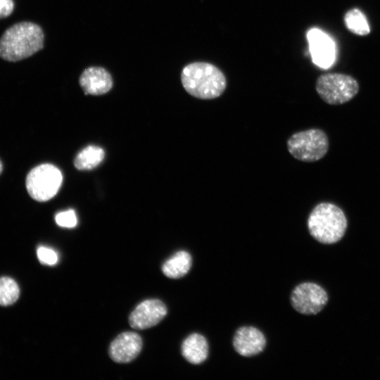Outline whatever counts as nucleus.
Masks as SVG:
<instances>
[{"instance_id":"obj_1","label":"nucleus","mask_w":380,"mask_h":380,"mask_svg":"<svg viewBox=\"0 0 380 380\" xmlns=\"http://www.w3.org/2000/svg\"><path fill=\"white\" fill-rule=\"evenodd\" d=\"M42 28L31 22H22L7 29L0 39V57L15 62L32 56L43 48Z\"/></svg>"},{"instance_id":"obj_2","label":"nucleus","mask_w":380,"mask_h":380,"mask_svg":"<svg viewBox=\"0 0 380 380\" xmlns=\"http://www.w3.org/2000/svg\"><path fill=\"white\" fill-rule=\"evenodd\" d=\"M181 81L190 95L201 99L219 97L227 86L222 72L205 62H195L186 65L181 73Z\"/></svg>"},{"instance_id":"obj_3","label":"nucleus","mask_w":380,"mask_h":380,"mask_svg":"<svg viewBox=\"0 0 380 380\" xmlns=\"http://www.w3.org/2000/svg\"><path fill=\"white\" fill-rule=\"evenodd\" d=\"M347 227V220L343 210L330 203L317 205L308 219L310 235L322 243L331 244L343 236Z\"/></svg>"},{"instance_id":"obj_4","label":"nucleus","mask_w":380,"mask_h":380,"mask_svg":"<svg viewBox=\"0 0 380 380\" xmlns=\"http://www.w3.org/2000/svg\"><path fill=\"white\" fill-rule=\"evenodd\" d=\"M315 89L320 98L330 105H340L353 99L359 91L357 81L350 75L330 72L320 75Z\"/></svg>"},{"instance_id":"obj_5","label":"nucleus","mask_w":380,"mask_h":380,"mask_svg":"<svg viewBox=\"0 0 380 380\" xmlns=\"http://www.w3.org/2000/svg\"><path fill=\"white\" fill-rule=\"evenodd\" d=\"M287 148L295 158L304 162H314L326 155L329 140L322 129H310L292 134L287 140Z\"/></svg>"},{"instance_id":"obj_6","label":"nucleus","mask_w":380,"mask_h":380,"mask_svg":"<svg viewBox=\"0 0 380 380\" xmlns=\"http://www.w3.org/2000/svg\"><path fill=\"white\" fill-rule=\"evenodd\" d=\"M63 176L58 167L45 163L32 169L26 177V188L29 195L35 201H47L58 191Z\"/></svg>"},{"instance_id":"obj_7","label":"nucleus","mask_w":380,"mask_h":380,"mask_svg":"<svg viewBox=\"0 0 380 380\" xmlns=\"http://www.w3.org/2000/svg\"><path fill=\"white\" fill-rule=\"evenodd\" d=\"M328 301L325 290L315 283L306 282L297 286L291 293L293 308L303 315H315L320 312Z\"/></svg>"},{"instance_id":"obj_8","label":"nucleus","mask_w":380,"mask_h":380,"mask_svg":"<svg viewBox=\"0 0 380 380\" xmlns=\"http://www.w3.org/2000/svg\"><path fill=\"white\" fill-rule=\"evenodd\" d=\"M165 305L158 299L146 300L132 312L129 322L133 329H146L158 324L167 315Z\"/></svg>"},{"instance_id":"obj_9","label":"nucleus","mask_w":380,"mask_h":380,"mask_svg":"<svg viewBox=\"0 0 380 380\" xmlns=\"http://www.w3.org/2000/svg\"><path fill=\"white\" fill-rule=\"evenodd\" d=\"M307 39L313 63L322 68H329L335 60V44L332 39L317 28L308 32Z\"/></svg>"},{"instance_id":"obj_10","label":"nucleus","mask_w":380,"mask_h":380,"mask_svg":"<svg viewBox=\"0 0 380 380\" xmlns=\"http://www.w3.org/2000/svg\"><path fill=\"white\" fill-rule=\"evenodd\" d=\"M142 348L141 336L132 331H126L118 335L109 347L110 357L118 363H127L139 354Z\"/></svg>"},{"instance_id":"obj_11","label":"nucleus","mask_w":380,"mask_h":380,"mask_svg":"<svg viewBox=\"0 0 380 380\" xmlns=\"http://www.w3.org/2000/svg\"><path fill=\"white\" fill-rule=\"evenodd\" d=\"M266 345L263 334L253 327H243L235 333L233 346L241 355L251 357L262 351Z\"/></svg>"},{"instance_id":"obj_12","label":"nucleus","mask_w":380,"mask_h":380,"mask_svg":"<svg viewBox=\"0 0 380 380\" xmlns=\"http://www.w3.org/2000/svg\"><path fill=\"white\" fill-rule=\"evenodd\" d=\"M113 84L110 74L101 67L87 68L80 77V84L85 94H104L111 89Z\"/></svg>"},{"instance_id":"obj_13","label":"nucleus","mask_w":380,"mask_h":380,"mask_svg":"<svg viewBox=\"0 0 380 380\" xmlns=\"http://www.w3.org/2000/svg\"><path fill=\"white\" fill-rule=\"evenodd\" d=\"M182 354L191 364L202 363L208 355V345L206 339L198 334H191L182 345Z\"/></svg>"},{"instance_id":"obj_14","label":"nucleus","mask_w":380,"mask_h":380,"mask_svg":"<svg viewBox=\"0 0 380 380\" xmlns=\"http://www.w3.org/2000/svg\"><path fill=\"white\" fill-rule=\"evenodd\" d=\"M191 263V255L185 251H179L163 263L162 271L169 278L179 279L188 273Z\"/></svg>"},{"instance_id":"obj_15","label":"nucleus","mask_w":380,"mask_h":380,"mask_svg":"<svg viewBox=\"0 0 380 380\" xmlns=\"http://www.w3.org/2000/svg\"><path fill=\"white\" fill-rule=\"evenodd\" d=\"M103 150L96 146H89L82 150L74 160L75 167L80 170H91L104 158Z\"/></svg>"},{"instance_id":"obj_16","label":"nucleus","mask_w":380,"mask_h":380,"mask_svg":"<svg viewBox=\"0 0 380 380\" xmlns=\"http://www.w3.org/2000/svg\"><path fill=\"white\" fill-rule=\"evenodd\" d=\"M344 22L348 30L355 34L365 36L370 32L366 17L357 8L349 10L345 14Z\"/></svg>"},{"instance_id":"obj_17","label":"nucleus","mask_w":380,"mask_h":380,"mask_svg":"<svg viewBox=\"0 0 380 380\" xmlns=\"http://www.w3.org/2000/svg\"><path fill=\"white\" fill-rule=\"evenodd\" d=\"M18 283L9 277H0V305L8 306L15 303L20 296Z\"/></svg>"},{"instance_id":"obj_18","label":"nucleus","mask_w":380,"mask_h":380,"mask_svg":"<svg viewBox=\"0 0 380 380\" xmlns=\"http://www.w3.org/2000/svg\"><path fill=\"white\" fill-rule=\"evenodd\" d=\"M56 224L62 227L72 228L77 224V219L75 211L69 209L57 213L55 216Z\"/></svg>"},{"instance_id":"obj_19","label":"nucleus","mask_w":380,"mask_h":380,"mask_svg":"<svg viewBox=\"0 0 380 380\" xmlns=\"http://www.w3.org/2000/svg\"><path fill=\"white\" fill-rule=\"evenodd\" d=\"M38 260L42 264L54 265L58 261L57 253L48 247L39 246L37 250Z\"/></svg>"},{"instance_id":"obj_20","label":"nucleus","mask_w":380,"mask_h":380,"mask_svg":"<svg viewBox=\"0 0 380 380\" xmlns=\"http://www.w3.org/2000/svg\"><path fill=\"white\" fill-rule=\"evenodd\" d=\"M14 3L13 0H0V19L8 17L13 12Z\"/></svg>"},{"instance_id":"obj_21","label":"nucleus","mask_w":380,"mask_h":380,"mask_svg":"<svg viewBox=\"0 0 380 380\" xmlns=\"http://www.w3.org/2000/svg\"><path fill=\"white\" fill-rule=\"evenodd\" d=\"M3 169H4L3 164H2L1 160H0V175L2 173Z\"/></svg>"}]
</instances>
